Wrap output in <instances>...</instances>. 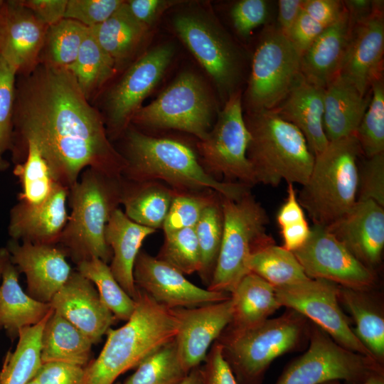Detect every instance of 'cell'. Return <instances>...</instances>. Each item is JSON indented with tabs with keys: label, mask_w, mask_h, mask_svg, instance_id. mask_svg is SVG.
<instances>
[{
	"label": "cell",
	"mask_w": 384,
	"mask_h": 384,
	"mask_svg": "<svg viewBox=\"0 0 384 384\" xmlns=\"http://www.w3.org/2000/svg\"><path fill=\"white\" fill-rule=\"evenodd\" d=\"M176 33L211 78L225 100L239 90L242 58L227 33L208 14L186 11L173 20Z\"/></svg>",
	"instance_id": "30bf717a"
},
{
	"label": "cell",
	"mask_w": 384,
	"mask_h": 384,
	"mask_svg": "<svg viewBox=\"0 0 384 384\" xmlns=\"http://www.w3.org/2000/svg\"><path fill=\"white\" fill-rule=\"evenodd\" d=\"M88 31V27L70 18H63L49 26L40 63L53 67L71 64L76 59Z\"/></svg>",
	"instance_id": "ab89813d"
},
{
	"label": "cell",
	"mask_w": 384,
	"mask_h": 384,
	"mask_svg": "<svg viewBox=\"0 0 384 384\" xmlns=\"http://www.w3.org/2000/svg\"><path fill=\"white\" fill-rule=\"evenodd\" d=\"M283 240L282 247L294 252L299 249L308 240L311 228L306 220L280 228Z\"/></svg>",
	"instance_id": "6f0895ef"
},
{
	"label": "cell",
	"mask_w": 384,
	"mask_h": 384,
	"mask_svg": "<svg viewBox=\"0 0 384 384\" xmlns=\"http://www.w3.org/2000/svg\"><path fill=\"white\" fill-rule=\"evenodd\" d=\"M156 257L184 275L198 273L201 257L194 228L165 234L164 244Z\"/></svg>",
	"instance_id": "ee69618b"
},
{
	"label": "cell",
	"mask_w": 384,
	"mask_h": 384,
	"mask_svg": "<svg viewBox=\"0 0 384 384\" xmlns=\"http://www.w3.org/2000/svg\"><path fill=\"white\" fill-rule=\"evenodd\" d=\"M370 291L339 286V302L347 309L356 328L353 331L376 361H384V317L381 307L370 296Z\"/></svg>",
	"instance_id": "836d02e7"
},
{
	"label": "cell",
	"mask_w": 384,
	"mask_h": 384,
	"mask_svg": "<svg viewBox=\"0 0 384 384\" xmlns=\"http://www.w3.org/2000/svg\"><path fill=\"white\" fill-rule=\"evenodd\" d=\"M25 151L24 161L17 164L14 170L22 188L18 200L27 204H38L50 196L58 183L34 143L28 142Z\"/></svg>",
	"instance_id": "f35d334b"
},
{
	"label": "cell",
	"mask_w": 384,
	"mask_h": 384,
	"mask_svg": "<svg viewBox=\"0 0 384 384\" xmlns=\"http://www.w3.org/2000/svg\"><path fill=\"white\" fill-rule=\"evenodd\" d=\"M383 1H374L372 11L351 24L339 75L366 95L372 80L383 73Z\"/></svg>",
	"instance_id": "ffe728a7"
},
{
	"label": "cell",
	"mask_w": 384,
	"mask_h": 384,
	"mask_svg": "<svg viewBox=\"0 0 384 384\" xmlns=\"http://www.w3.org/2000/svg\"><path fill=\"white\" fill-rule=\"evenodd\" d=\"M85 368L64 362L43 363L33 378L38 384H83Z\"/></svg>",
	"instance_id": "f907efd6"
},
{
	"label": "cell",
	"mask_w": 384,
	"mask_h": 384,
	"mask_svg": "<svg viewBox=\"0 0 384 384\" xmlns=\"http://www.w3.org/2000/svg\"><path fill=\"white\" fill-rule=\"evenodd\" d=\"M132 15L148 28L157 20L159 16L176 1L166 0H130L125 1Z\"/></svg>",
	"instance_id": "f5cc1de1"
},
{
	"label": "cell",
	"mask_w": 384,
	"mask_h": 384,
	"mask_svg": "<svg viewBox=\"0 0 384 384\" xmlns=\"http://www.w3.org/2000/svg\"><path fill=\"white\" fill-rule=\"evenodd\" d=\"M179 384H204L202 366L192 369Z\"/></svg>",
	"instance_id": "91938a15"
},
{
	"label": "cell",
	"mask_w": 384,
	"mask_h": 384,
	"mask_svg": "<svg viewBox=\"0 0 384 384\" xmlns=\"http://www.w3.org/2000/svg\"><path fill=\"white\" fill-rule=\"evenodd\" d=\"M156 230L130 220L119 208L106 225L105 238L112 253L110 270L123 289L132 298L137 294L133 271L143 241Z\"/></svg>",
	"instance_id": "4316f807"
},
{
	"label": "cell",
	"mask_w": 384,
	"mask_h": 384,
	"mask_svg": "<svg viewBox=\"0 0 384 384\" xmlns=\"http://www.w3.org/2000/svg\"><path fill=\"white\" fill-rule=\"evenodd\" d=\"M304 0L278 1V16L277 27L289 38L302 11Z\"/></svg>",
	"instance_id": "9f6ffc18"
},
{
	"label": "cell",
	"mask_w": 384,
	"mask_h": 384,
	"mask_svg": "<svg viewBox=\"0 0 384 384\" xmlns=\"http://www.w3.org/2000/svg\"><path fill=\"white\" fill-rule=\"evenodd\" d=\"M324 384H342L338 380H334L325 383ZM356 384H384L383 373L375 374L366 380Z\"/></svg>",
	"instance_id": "94428289"
},
{
	"label": "cell",
	"mask_w": 384,
	"mask_h": 384,
	"mask_svg": "<svg viewBox=\"0 0 384 384\" xmlns=\"http://www.w3.org/2000/svg\"><path fill=\"white\" fill-rule=\"evenodd\" d=\"M268 15V2L265 0H241L230 10L233 26L242 37L248 36L253 29L265 23Z\"/></svg>",
	"instance_id": "681fc988"
},
{
	"label": "cell",
	"mask_w": 384,
	"mask_h": 384,
	"mask_svg": "<svg viewBox=\"0 0 384 384\" xmlns=\"http://www.w3.org/2000/svg\"><path fill=\"white\" fill-rule=\"evenodd\" d=\"M203 363L204 384H238L216 342L211 346Z\"/></svg>",
	"instance_id": "816d5d0a"
},
{
	"label": "cell",
	"mask_w": 384,
	"mask_h": 384,
	"mask_svg": "<svg viewBox=\"0 0 384 384\" xmlns=\"http://www.w3.org/2000/svg\"><path fill=\"white\" fill-rule=\"evenodd\" d=\"M178 323L174 337L187 372L201 366L214 342L230 323L233 304L226 300L190 308L171 309Z\"/></svg>",
	"instance_id": "ac0fdd59"
},
{
	"label": "cell",
	"mask_w": 384,
	"mask_h": 384,
	"mask_svg": "<svg viewBox=\"0 0 384 384\" xmlns=\"http://www.w3.org/2000/svg\"><path fill=\"white\" fill-rule=\"evenodd\" d=\"M369 104L356 132L366 158L384 153V82L383 73L371 82Z\"/></svg>",
	"instance_id": "7bdbcfd3"
},
{
	"label": "cell",
	"mask_w": 384,
	"mask_h": 384,
	"mask_svg": "<svg viewBox=\"0 0 384 384\" xmlns=\"http://www.w3.org/2000/svg\"><path fill=\"white\" fill-rule=\"evenodd\" d=\"M248 270L274 288L291 286L308 279L294 253L274 242L260 246L250 255Z\"/></svg>",
	"instance_id": "e575fe53"
},
{
	"label": "cell",
	"mask_w": 384,
	"mask_h": 384,
	"mask_svg": "<svg viewBox=\"0 0 384 384\" xmlns=\"http://www.w3.org/2000/svg\"><path fill=\"white\" fill-rule=\"evenodd\" d=\"M27 384H38V383L36 382V380L34 378H33Z\"/></svg>",
	"instance_id": "e7e4bbea"
},
{
	"label": "cell",
	"mask_w": 384,
	"mask_h": 384,
	"mask_svg": "<svg viewBox=\"0 0 384 384\" xmlns=\"http://www.w3.org/2000/svg\"><path fill=\"white\" fill-rule=\"evenodd\" d=\"M233 327L242 328L262 322L282 307L275 289L258 275L249 272L230 293Z\"/></svg>",
	"instance_id": "1f68e13d"
},
{
	"label": "cell",
	"mask_w": 384,
	"mask_h": 384,
	"mask_svg": "<svg viewBox=\"0 0 384 384\" xmlns=\"http://www.w3.org/2000/svg\"><path fill=\"white\" fill-rule=\"evenodd\" d=\"M247 155L257 183L277 186L283 180L304 186L314 163L306 140L292 123L272 110L248 112Z\"/></svg>",
	"instance_id": "8992f818"
},
{
	"label": "cell",
	"mask_w": 384,
	"mask_h": 384,
	"mask_svg": "<svg viewBox=\"0 0 384 384\" xmlns=\"http://www.w3.org/2000/svg\"><path fill=\"white\" fill-rule=\"evenodd\" d=\"M362 154L355 135L329 142L314 156L307 182L298 201L315 225L328 226L349 211L357 201L358 160Z\"/></svg>",
	"instance_id": "52a82bcc"
},
{
	"label": "cell",
	"mask_w": 384,
	"mask_h": 384,
	"mask_svg": "<svg viewBox=\"0 0 384 384\" xmlns=\"http://www.w3.org/2000/svg\"><path fill=\"white\" fill-rule=\"evenodd\" d=\"M122 191V177H111L90 168L69 188L71 213L58 244L76 264L92 257L106 263L111 260L105 231L121 203Z\"/></svg>",
	"instance_id": "277c9868"
},
{
	"label": "cell",
	"mask_w": 384,
	"mask_h": 384,
	"mask_svg": "<svg viewBox=\"0 0 384 384\" xmlns=\"http://www.w3.org/2000/svg\"><path fill=\"white\" fill-rule=\"evenodd\" d=\"M34 143L55 181L68 188L82 170L122 177L126 161L112 145L100 112L65 67L40 63L16 87L13 158Z\"/></svg>",
	"instance_id": "6da1fadb"
},
{
	"label": "cell",
	"mask_w": 384,
	"mask_h": 384,
	"mask_svg": "<svg viewBox=\"0 0 384 384\" xmlns=\"http://www.w3.org/2000/svg\"><path fill=\"white\" fill-rule=\"evenodd\" d=\"M134 300L132 316L123 326L107 331L99 356L85 368L83 384H114L120 375L174 338L178 323L171 309L139 289Z\"/></svg>",
	"instance_id": "3957f363"
},
{
	"label": "cell",
	"mask_w": 384,
	"mask_h": 384,
	"mask_svg": "<svg viewBox=\"0 0 384 384\" xmlns=\"http://www.w3.org/2000/svg\"><path fill=\"white\" fill-rule=\"evenodd\" d=\"M123 157L126 161L123 174L131 181L162 180L177 191L210 189L235 200L250 191L242 183L215 178L203 168L188 144L176 139L129 130Z\"/></svg>",
	"instance_id": "7a4b0ae2"
},
{
	"label": "cell",
	"mask_w": 384,
	"mask_h": 384,
	"mask_svg": "<svg viewBox=\"0 0 384 384\" xmlns=\"http://www.w3.org/2000/svg\"><path fill=\"white\" fill-rule=\"evenodd\" d=\"M241 96L238 90L227 99L198 147L210 175H221L229 182L237 180L250 187L257 181L247 155L250 134L242 114Z\"/></svg>",
	"instance_id": "4fadbf2b"
},
{
	"label": "cell",
	"mask_w": 384,
	"mask_h": 384,
	"mask_svg": "<svg viewBox=\"0 0 384 384\" xmlns=\"http://www.w3.org/2000/svg\"><path fill=\"white\" fill-rule=\"evenodd\" d=\"M114 384H122V383H115Z\"/></svg>",
	"instance_id": "03108f58"
},
{
	"label": "cell",
	"mask_w": 384,
	"mask_h": 384,
	"mask_svg": "<svg viewBox=\"0 0 384 384\" xmlns=\"http://www.w3.org/2000/svg\"><path fill=\"white\" fill-rule=\"evenodd\" d=\"M370 98L337 75L324 88L323 126L329 142L355 135Z\"/></svg>",
	"instance_id": "83f0119b"
},
{
	"label": "cell",
	"mask_w": 384,
	"mask_h": 384,
	"mask_svg": "<svg viewBox=\"0 0 384 384\" xmlns=\"http://www.w3.org/2000/svg\"><path fill=\"white\" fill-rule=\"evenodd\" d=\"M43 363L64 362L85 368L90 361L93 343L81 331L53 311L41 335Z\"/></svg>",
	"instance_id": "f546056e"
},
{
	"label": "cell",
	"mask_w": 384,
	"mask_h": 384,
	"mask_svg": "<svg viewBox=\"0 0 384 384\" xmlns=\"http://www.w3.org/2000/svg\"><path fill=\"white\" fill-rule=\"evenodd\" d=\"M215 194L177 191L162 226L164 235L195 228L206 208L218 199Z\"/></svg>",
	"instance_id": "f6af8a7d"
},
{
	"label": "cell",
	"mask_w": 384,
	"mask_h": 384,
	"mask_svg": "<svg viewBox=\"0 0 384 384\" xmlns=\"http://www.w3.org/2000/svg\"><path fill=\"white\" fill-rule=\"evenodd\" d=\"M134 284L158 304L169 308H190L226 300L230 294L203 289L168 263L140 251L133 271Z\"/></svg>",
	"instance_id": "e0dca14e"
},
{
	"label": "cell",
	"mask_w": 384,
	"mask_h": 384,
	"mask_svg": "<svg viewBox=\"0 0 384 384\" xmlns=\"http://www.w3.org/2000/svg\"><path fill=\"white\" fill-rule=\"evenodd\" d=\"M310 326L306 318L289 309L278 317L252 326L228 325L215 342L238 384H260L273 361L309 339Z\"/></svg>",
	"instance_id": "5b68a950"
},
{
	"label": "cell",
	"mask_w": 384,
	"mask_h": 384,
	"mask_svg": "<svg viewBox=\"0 0 384 384\" xmlns=\"http://www.w3.org/2000/svg\"><path fill=\"white\" fill-rule=\"evenodd\" d=\"M122 384H179L187 375L174 338L147 356Z\"/></svg>",
	"instance_id": "60d3db41"
},
{
	"label": "cell",
	"mask_w": 384,
	"mask_h": 384,
	"mask_svg": "<svg viewBox=\"0 0 384 384\" xmlns=\"http://www.w3.org/2000/svg\"><path fill=\"white\" fill-rule=\"evenodd\" d=\"M293 253L311 279L361 291L375 286V271L360 262L325 226L314 224L306 242Z\"/></svg>",
	"instance_id": "9a60e30c"
},
{
	"label": "cell",
	"mask_w": 384,
	"mask_h": 384,
	"mask_svg": "<svg viewBox=\"0 0 384 384\" xmlns=\"http://www.w3.org/2000/svg\"><path fill=\"white\" fill-rule=\"evenodd\" d=\"M351 31V24L345 8L339 18L302 53L301 74L307 82L324 89L338 75Z\"/></svg>",
	"instance_id": "484cf974"
},
{
	"label": "cell",
	"mask_w": 384,
	"mask_h": 384,
	"mask_svg": "<svg viewBox=\"0 0 384 384\" xmlns=\"http://www.w3.org/2000/svg\"><path fill=\"white\" fill-rule=\"evenodd\" d=\"M324 89L307 82L302 75L273 111L297 127L315 156L328 145L323 126Z\"/></svg>",
	"instance_id": "d4e9b609"
},
{
	"label": "cell",
	"mask_w": 384,
	"mask_h": 384,
	"mask_svg": "<svg viewBox=\"0 0 384 384\" xmlns=\"http://www.w3.org/2000/svg\"><path fill=\"white\" fill-rule=\"evenodd\" d=\"M223 231L212 279L206 289L230 294L247 273L251 253L274 242L267 233L269 218L262 205L247 192L238 199L220 196Z\"/></svg>",
	"instance_id": "ba28073f"
},
{
	"label": "cell",
	"mask_w": 384,
	"mask_h": 384,
	"mask_svg": "<svg viewBox=\"0 0 384 384\" xmlns=\"http://www.w3.org/2000/svg\"><path fill=\"white\" fill-rule=\"evenodd\" d=\"M50 304L55 313L81 331L93 344L101 341L116 319L95 285L78 271L72 272Z\"/></svg>",
	"instance_id": "7402d4cb"
},
{
	"label": "cell",
	"mask_w": 384,
	"mask_h": 384,
	"mask_svg": "<svg viewBox=\"0 0 384 384\" xmlns=\"http://www.w3.org/2000/svg\"><path fill=\"white\" fill-rule=\"evenodd\" d=\"M274 289L282 306L311 320L344 348L375 360L356 336L349 319L341 309L338 285L325 279L309 278Z\"/></svg>",
	"instance_id": "5bb4252c"
},
{
	"label": "cell",
	"mask_w": 384,
	"mask_h": 384,
	"mask_svg": "<svg viewBox=\"0 0 384 384\" xmlns=\"http://www.w3.org/2000/svg\"><path fill=\"white\" fill-rule=\"evenodd\" d=\"M174 55L171 44L156 46L139 57L110 91L106 102L109 130L114 135L128 126L142 103L164 75Z\"/></svg>",
	"instance_id": "2e32d148"
},
{
	"label": "cell",
	"mask_w": 384,
	"mask_h": 384,
	"mask_svg": "<svg viewBox=\"0 0 384 384\" xmlns=\"http://www.w3.org/2000/svg\"><path fill=\"white\" fill-rule=\"evenodd\" d=\"M16 75V70L0 56V161L3 163H8L3 159L4 152L12 149Z\"/></svg>",
	"instance_id": "bcb514c9"
},
{
	"label": "cell",
	"mask_w": 384,
	"mask_h": 384,
	"mask_svg": "<svg viewBox=\"0 0 384 384\" xmlns=\"http://www.w3.org/2000/svg\"><path fill=\"white\" fill-rule=\"evenodd\" d=\"M1 2H2V1H0V6H1Z\"/></svg>",
	"instance_id": "003e7915"
},
{
	"label": "cell",
	"mask_w": 384,
	"mask_h": 384,
	"mask_svg": "<svg viewBox=\"0 0 384 384\" xmlns=\"http://www.w3.org/2000/svg\"><path fill=\"white\" fill-rule=\"evenodd\" d=\"M65 68L74 75L88 101L117 70L114 61L97 43L90 28L76 59Z\"/></svg>",
	"instance_id": "8d00e7d4"
},
{
	"label": "cell",
	"mask_w": 384,
	"mask_h": 384,
	"mask_svg": "<svg viewBox=\"0 0 384 384\" xmlns=\"http://www.w3.org/2000/svg\"><path fill=\"white\" fill-rule=\"evenodd\" d=\"M176 192L156 181L127 183L122 179L121 203L130 220L156 230L162 228Z\"/></svg>",
	"instance_id": "4dcf8cb0"
},
{
	"label": "cell",
	"mask_w": 384,
	"mask_h": 384,
	"mask_svg": "<svg viewBox=\"0 0 384 384\" xmlns=\"http://www.w3.org/2000/svg\"><path fill=\"white\" fill-rule=\"evenodd\" d=\"M10 262V254L6 247H0V279H1L6 267Z\"/></svg>",
	"instance_id": "6125c7cd"
},
{
	"label": "cell",
	"mask_w": 384,
	"mask_h": 384,
	"mask_svg": "<svg viewBox=\"0 0 384 384\" xmlns=\"http://www.w3.org/2000/svg\"><path fill=\"white\" fill-rule=\"evenodd\" d=\"M308 341L306 352L286 367L274 384H324L334 380L356 384L383 373L382 364L339 345L314 324Z\"/></svg>",
	"instance_id": "9c48e42d"
},
{
	"label": "cell",
	"mask_w": 384,
	"mask_h": 384,
	"mask_svg": "<svg viewBox=\"0 0 384 384\" xmlns=\"http://www.w3.org/2000/svg\"><path fill=\"white\" fill-rule=\"evenodd\" d=\"M287 199L277 215V222L280 228L306 220L304 209L298 201L293 183H287Z\"/></svg>",
	"instance_id": "11a10c76"
},
{
	"label": "cell",
	"mask_w": 384,
	"mask_h": 384,
	"mask_svg": "<svg viewBox=\"0 0 384 384\" xmlns=\"http://www.w3.org/2000/svg\"><path fill=\"white\" fill-rule=\"evenodd\" d=\"M76 265L77 271L95 285L102 302L114 318L129 320L135 309V300L119 285L107 263L92 257Z\"/></svg>",
	"instance_id": "74e56055"
},
{
	"label": "cell",
	"mask_w": 384,
	"mask_h": 384,
	"mask_svg": "<svg viewBox=\"0 0 384 384\" xmlns=\"http://www.w3.org/2000/svg\"><path fill=\"white\" fill-rule=\"evenodd\" d=\"M20 1L48 27L65 18L68 0H23Z\"/></svg>",
	"instance_id": "db71d44e"
},
{
	"label": "cell",
	"mask_w": 384,
	"mask_h": 384,
	"mask_svg": "<svg viewBox=\"0 0 384 384\" xmlns=\"http://www.w3.org/2000/svg\"><path fill=\"white\" fill-rule=\"evenodd\" d=\"M213 112L212 100L201 80L184 72L154 101L140 107L131 122L183 131L202 140L212 128Z\"/></svg>",
	"instance_id": "7c38bea8"
},
{
	"label": "cell",
	"mask_w": 384,
	"mask_h": 384,
	"mask_svg": "<svg viewBox=\"0 0 384 384\" xmlns=\"http://www.w3.org/2000/svg\"><path fill=\"white\" fill-rule=\"evenodd\" d=\"M364 200L384 207V153L366 158L358 167L357 201Z\"/></svg>",
	"instance_id": "7dc6e473"
},
{
	"label": "cell",
	"mask_w": 384,
	"mask_h": 384,
	"mask_svg": "<svg viewBox=\"0 0 384 384\" xmlns=\"http://www.w3.org/2000/svg\"><path fill=\"white\" fill-rule=\"evenodd\" d=\"M18 274L10 262L0 284V330H4L11 341L18 338L22 329L37 324L53 311L50 303L38 301L23 290Z\"/></svg>",
	"instance_id": "f1b7e54d"
},
{
	"label": "cell",
	"mask_w": 384,
	"mask_h": 384,
	"mask_svg": "<svg viewBox=\"0 0 384 384\" xmlns=\"http://www.w3.org/2000/svg\"><path fill=\"white\" fill-rule=\"evenodd\" d=\"M6 247L11 263L26 276L28 294L38 301L50 303L73 272L66 252L56 245L11 239Z\"/></svg>",
	"instance_id": "44dd1931"
},
{
	"label": "cell",
	"mask_w": 384,
	"mask_h": 384,
	"mask_svg": "<svg viewBox=\"0 0 384 384\" xmlns=\"http://www.w3.org/2000/svg\"><path fill=\"white\" fill-rule=\"evenodd\" d=\"M69 188L58 183L38 204L19 201L10 211L8 233L11 239L33 244L56 245L66 225Z\"/></svg>",
	"instance_id": "cb8c5ba5"
},
{
	"label": "cell",
	"mask_w": 384,
	"mask_h": 384,
	"mask_svg": "<svg viewBox=\"0 0 384 384\" xmlns=\"http://www.w3.org/2000/svg\"><path fill=\"white\" fill-rule=\"evenodd\" d=\"M48 28L20 1H2L0 56L18 75H27L39 65Z\"/></svg>",
	"instance_id": "d6986e66"
},
{
	"label": "cell",
	"mask_w": 384,
	"mask_h": 384,
	"mask_svg": "<svg viewBox=\"0 0 384 384\" xmlns=\"http://www.w3.org/2000/svg\"><path fill=\"white\" fill-rule=\"evenodd\" d=\"M49 314L37 324L19 331L15 349L5 356L0 384H27L35 377L42 364L41 335Z\"/></svg>",
	"instance_id": "d590c367"
},
{
	"label": "cell",
	"mask_w": 384,
	"mask_h": 384,
	"mask_svg": "<svg viewBox=\"0 0 384 384\" xmlns=\"http://www.w3.org/2000/svg\"><path fill=\"white\" fill-rule=\"evenodd\" d=\"M343 2L348 11L351 24L369 14L374 5V1L369 0H348Z\"/></svg>",
	"instance_id": "680465c9"
},
{
	"label": "cell",
	"mask_w": 384,
	"mask_h": 384,
	"mask_svg": "<svg viewBox=\"0 0 384 384\" xmlns=\"http://www.w3.org/2000/svg\"><path fill=\"white\" fill-rule=\"evenodd\" d=\"M198 239L201 267L198 273L208 287L218 257L223 231L221 201L217 199L206 208L194 228Z\"/></svg>",
	"instance_id": "b9f144b4"
},
{
	"label": "cell",
	"mask_w": 384,
	"mask_h": 384,
	"mask_svg": "<svg viewBox=\"0 0 384 384\" xmlns=\"http://www.w3.org/2000/svg\"><path fill=\"white\" fill-rule=\"evenodd\" d=\"M326 228L360 262L375 271L384 248V207L372 200L357 201Z\"/></svg>",
	"instance_id": "603a6c76"
},
{
	"label": "cell",
	"mask_w": 384,
	"mask_h": 384,
	"mask_svg": "<svg viewBox=\"0 0 384 384\" xmlns=\"http://www.w3.org/2000/svg\"><path fill=\"white\" fill-rule=\"evenodd\" d=\"M9 166V163H3L0 161V170H5Z\"/></svg>",
	"instance_id": "be15d7a7"
},
{
	"label": "cell",
	"mask_w": 384,
	"mask_h": 384,
	"mask_svg": "<svg viewBox=\"0 0 384 384\" xmlns=\"http://www.w3.org/2000/svg\"><path fill=\"white\" fill-rule=\"evenodd\" d=\"M122 0H68L65 18L90 28L102 23L124 3Z\"/></svg>",
	"instance_id": "c3c4849f"
},
{
	"label": "cell",
	"mask_w": 384,
	"mask_h": 384,
	"mask_svg": "<svg viewBox=\"0 0 384 384\" xmlns=\"http://www.w3.org/2000/svg\"><path fill=\"white\" fill-rule=\"evenodd\" d=\"M148 28L132 15L125 1L106 21L90 28L97 43L114 61L117 69L133 56Z\"/></svg>",
	"instance_id": "d6a6232c"
},
{
	"label": "cell",
	"mask_w": 384,
	"mask_h": 384,
	"mask_svg": "<svg viewBox=\"0 0 384 384\" xmlns=\"http://www.w3.org/2000/svg\"><path fill=\"white\" fill-rule=\"evenodd\" d=\"M302 55L276 26L262 33L254 53L246 102L249 112L272 110L301 75Z\"/></svg>",
	"instance_id": "8fae6325"
}]
</instances>
